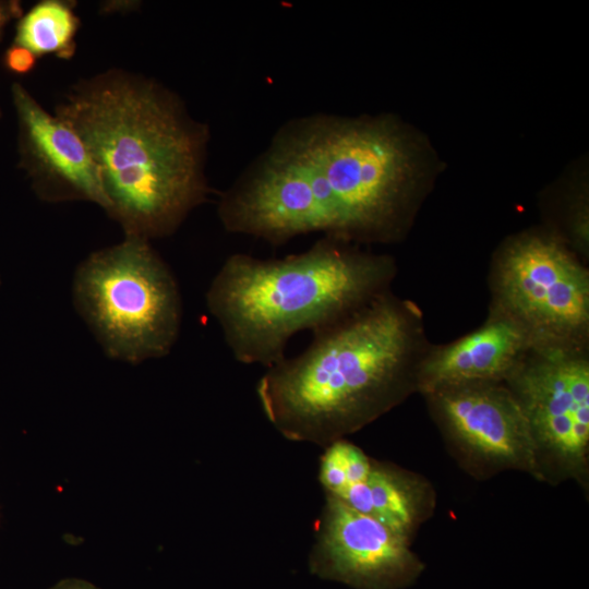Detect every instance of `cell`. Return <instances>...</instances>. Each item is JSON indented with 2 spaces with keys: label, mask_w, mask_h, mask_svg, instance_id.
Wrapping results in <instances>:
<instances>
[{
  "label": "cell",
  "mask_w": 589,
  "mask_h": 589,
  "mask_svg": "<svg viewBox=\"0 0 589 589\" xmlns=\"http://www.w3.org/2000/svg\"><path fill=\"white\" fill-rule=\"evenodd\" d=\"M74 304L105 352L139 363L167 356L182 322L178 283L149 241L125 237L76 268Z\"/></svg>",
  "instance_id": "obj_5"
},
{
  "label": "cell",
  "mask_w": 589,
  "mask_h": 589,
  "mask_svg": "<svg viewBox=\"0 0 589 589\" xmlns=\"http://www.w3.org/2000/svg\"><path fill=\"white\" fill-rule=\"evenodd\" d=\"M422 358L420 312L388 290L266 368L256 396L285 438L325 447L393 407Z\"/></svg>",
  "instance_id": "obj_2"
},
{
  "label": "cell",
  "mask_w": 589,
  "mask_h": 589,
  "mask_svg": "<svg viewBox=\"0 0 589 589\" xmlns=\"http://www.w3.org/2000/svg\"><path fill=\"white\" fill-rule=\"evenodd\" d=\"M310 568L321 578L354 589H396L409 584L421 565L408 537L326 495Z\"/></svg>",
  "instance_id": "obj_9"
},
{
  "label": "cell",
  "mask_w": 589,
  "mask_h": 589,
  "mask_svg": "<svg viewBox=\"0 0 589 589\" xmlns=\"http://www.w3.org/2000/svg\"><path fill=\"white\" fill-rule=\"evenodd\" d=\"M36 57L29 49L15 45L7 51L4 62L12 72L25 74L35 67Z\"/></svg>",
  "instance_id": "obj_16"
},
{
  "label": "cell",
  "mask_w": 589,
  "mask_h": 589,
  "mask_svg": "<svg viewBox=\"0 0 589 589\" xmlns=\"http://www.w3.org/2000/svg\"><path fill=\"white\" fill-rule=\"evenodd\" d=\"M57 589H88V588L83 585L70 584V585H63Z\"/></svg>",
  "instance_id": "obj_18"
},
{
  "label": "cell",
  "mask_w": 589,
  "mask_h": 589,
  "mask_svg": "<svg viewBox=\"0 0 589 589\" xmlns=\"http://www.w3.org/2000/svg\"><path fill=\"white\" fill-rule=\"evenodd\" d=\"M534 344L516 321L495 310L478 329L424 354L417 372L429 394L476 383L507 380Z\"/></svg>",
  "instance_id": "obj_12"
},
{
  "label": "cell",
  "mask_w": 589,
  "mask_h": 589,
  "mask_svg": "<svg viewBox=\"0 0 589 589\" xmlns=\"http://www.w3.org/2000/svg\"><path fill=\"white\" fill-rule=\"evenodd\" d=\"M55 115L84 142L125 237L169 236L206 201V127L161 84L110 69L74 84Z\"/></svg>",
  "instance_id": "obj_1"
},
{
  "label": "cell",
  "mask_w": 589,
  "mask_h": 589,
  "mask_svg": "<svg viewBox=\"0 0 589 589\" xmlns=\"http://www.w3.org/2000/svg\"><path fill=\"white\" fill-rule=\"evenodd\" d=\"M334 497L406 537L419 514L417 489L411 480L400 471L375 461L364 480Z\"/></svg>",
  "instance_id": "obj_13"
},
{
  "label": "cell",
  "mask_w": 589,
  "mask_h": 589,
  "mask_svg": "<svg viewBox=\"0 0 589 589\" xmlns=\"http://www.w3.org/2000/svg\"><path fill=\"white\" fill-rule=\"evenodd\" d=\"M14 7L15 5L13 4L8 5V4L0 3V35L4 25L13 15V13H17V11L14 10Z\"/></svg>",
  "instance_id": "obj_17"
},
{
  "label": "cell",
  "mask_w": 589,
  "mask_h": 589,
  "mask_svg": "<svg viewBox=\"0 0 589 589\" xmlns=\"http://www.w3.org/2000/svg\"><path fill=\"white\" fill-rule=\"evenodd\" d=\"M373 460L357 445L340 438L325 446L320 458L318 481L326 495L338 496L365 479Z\"/></svg>",
  "instance_id": "obj_15"
},
{
  "label": "cell",
  "mask_w": 589,
  "mask_h": 589,
  "mask_svg": "<svg viewBox=\"0 0 589 589\" xmlns=\"http://www.w3.org/2000/svg\"><path fill=\"white\" fill-rule=\"evenodd\" d=\"M280 136L322 176L342 213L347 241H388L411 197L414 153L389 120L318 117Z\"/></svg>",
  "instance_id": "obj_4"
},
{
  "label": "cell",
  "mask_w": 589,
  "mask_h": 589,
  "mask_svg": "<svg viewBox=\"0 0 589 589\" xmlns=\"http://www.w3.org/2000/svg\"><path fill=\"white\" fill-rule=\"evenodd\" d=\"M345 243L326 237L280 259L224 261L205 302L236 361L269 368L294 335L316 334L389 290L393 259Z\"/></svg>",
  "instance_id": "obj_3"
},
{
  "label": "cell",
  "mask_w": 589,
  "mask_h": 589,
  "mask_svg": "<svg viewBox=\"0 0 589 589\" xmlns=\"http://www.w3.org/2000/svg\"><path fill=\"white\" fill-rule=\"evenodd\" d=\"M12 92L24 159L39 195L47 201H88L106 211L97 166L79 134L23 86L15 84Z\"/></svg>",
  "instance_id": "obj_11"
},
{
  "label": "cell",
  "mask_w": 589,
  "mask_h": 589,
  "mask_svg": "<svg viewBox=\"0 0 589 589\" xmlns=\"http://www.w3.org/2000/svg\"><path fill=\"white\" fill-rule=\"evenodd\" d=\"M79 24L73 4L60 0H45L23 16L17 26L15 43L37 57L52 53L68 59L75 52Z\"/></svg>",
  "instance_id": "obj_14"
},
{
  "label": "cell",
  "mask_w": 589,
  "mask_h": 589,
  "mask_svg": "<svg viewBox=\"0 0 589 589\" xmlns=\"http://www.w3.org/2000/svg\"><path fill=\"white\" fill-rule=\"evenodd\" d=\"M496 309L538 345H582L589 327V276L557 240L528 233L508 242L494 267Z\"/></svg>",
  "instance_id": "obj_6"
},
{
  "label": "cell",
  "mask_w": 589,
  "mask_h": 589,
  "mask_svg": "<svg viewBox=\"0 0 589 589\" xmlns=\"http://www.w3.org/2000/svg\"><path fill=\"white\" fill-rule=\"evenodd\" d=\"M224 228L283 244L313 232L336 238V226L297 157L279 141L243 179L220 199Z\"/></svg>",
  "instance_id": "obj_8"
},
{
  "label": "cell",
  "mask_w": 589,
  "mask_h": 589,
  "mask_svg": "<svg viewBox=\"0 0 589 589\" xmlns=\"http://www.w3.org/2000/svg\"><path fill=\"white\" fill-rule=\"evenodd\" d=\"M507 381L538 448L568 466H582L589 446V362L584 346H533Z\"/></svg>",
  "instance_id": "obj_7"
},
{
  "label": "cell",
  "mask_w": 589,
  "mask_h": 589,
  "mask_svg": "<svg viewBox=\"0 0 589 589\" xmlns=\"http://www.w3.org/2000/svg\"><path fill=\"white\" fill-rule=\"evenodd\" d=\"M432 395L446 426L469 450L491 461L536 469L539 448L512 390L476 383Z\"/></svg>",
  "instance_id": "obj_10"
}]
</instances>
